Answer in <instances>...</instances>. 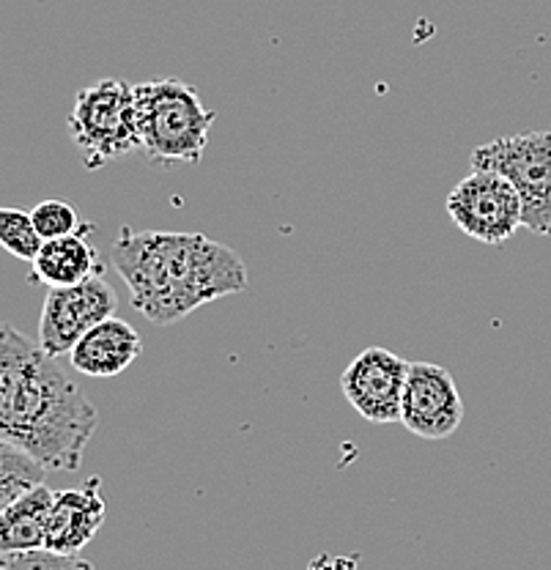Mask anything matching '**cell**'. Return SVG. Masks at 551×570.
Masks as SVG:
<instances>
[{
  "label": "cell",
  "instance_id": "cell-1",
  "mask_svg": "<svg viewBox=\"0 0 551 570\" xmlns=\"http://www.w3.org/2000/svg\"><path fill=\"white\" fill-rule=\"evenodd\" d=\"M99 412L72 379L11 324H0V439L47 472H77Z\"/></svg>",
  "mask_w": 551,
  "mask_h": 570
},
{
  "label": "cell",
  "instance_id": "cell-2",
  "mask_svg": "<svg viewBox=\"0 0 551 570\" xmlns=\"http://www.w3.org/2000/svg\"><path fill=\"white\" fill-rule=\"evenodd\" d=\"M110 264L127 283L135 311L157 326L247 288L242 255L204 234L121 228Z\"/></svg>",
  "mask_w": 551,
  "mask_h": 570
},
{
  "label": "cell",
  "instance_id": "cell-3",
  "mask_svg": "<svg viewBox=\"0 0 551 570\" xmlns=\"http://www.w3.org/2000/svg\"><path fill=\"white\" fill-rule=\"evenodd\" d=\"M140 151L157 165H195L209 146V129L217 121L206 110L198 88L179 77H159L135 86Z\"/></svg>",
  "mask_w": 551,
  "mask_h": 570
},
{
  "label": "cell",
  "instance_id": "cell-4",
  "mask_svg": "<svg viewBox=\"0 0 551 570\" xmlns=\"http://www.w3.org/2000/svg\"><path fill=\"white\" fill-rule=\"evenodd\" d=\"M67 129L88 170H99L138 151L135 86L105 77L82 88L69 110Z\"/></svg>",
  "mask_w": 551,
  "mask_h": 570
},
{
  "label": "cell",
  "instance_id": "cell-5",
  "mask_svg": "<svg viewBox=\"0 0 551 570\" xmlns=\"http://www.w3.org/2000/svg\"><path fill=\"white\" fill-rule=\"evenodd\" d=\"M472 170H496L521 198V228L551 236V132L502 135L472 151Z\"/></svg>",
  "mask_w": 551,
  "mask_h": 570
},
{
  "label": "cell",
  "instance_id": "cell-6",
  "mask_svg": "<svg viewBox=\"0 0 551 570\" xmlns=\"http://www.w3.org/2000/svg\"><path fill=\"white\" fill-rule=\"evenodd\" d=\"M450 219L461 234L483 245H505L521 228V198L496 170H472L450 189L444 200Z\"/></svg>",
  "mask_w": 551,
  "mask_h": 570
},
{
  "label": "cell",
  "instance_id": "cell-7",
  "mask_svg": "<svg viewBox=\"0 0 551 570\" xmlns=\"http://www.w3.org/2000/svg\"><path fill=\"white\" fill-rule=\"evenodd\" d=\"M118 296L102 275L86 283L50 288L39 316V346L50 356H69L80 337L105 318L116 316Z\"/></svg>",
  "mask_w": 551,
  "mask_h": 570
},
{
  "label": "cell",
  "instance_id": "cell-8",
  "mask_svg": "<svg viewBox=\"0 0 551 570\" xmlns=\"http://www.w3.org/2000/svg\"><path fill=\"white\" fill-rule=\"evenodd\" d=\"M401 423L414 436L440 442L464 423V397L447 367L434 362H409Z\"/></svg>",
  "mask_w": 551,
  "mask_h": 570
},
{
  "label": "cell",
  "instance_id": "cell-9",
  "mask_svg": "<svg viewBox=\"0 0 551 570\" xmlns=\"http://www.w3.org/2000/svg\"><path fill=\"white\" fill-rule=\"evenodd\" d=\"M409 362L390 348L371 346L346 365L341 390L348 406L367 423H401V397H404Z\"/></svg>",
  "mask_w": 551,
  "mask_h": 570
},
{
  "label": "cell",
  "instance_id": "cell-10",
  "mask_svg": "<svg viewBox=\"0 0 551 570\" xmlns=\"http://www.w3.org/2000/svg\"><path fill=\"white\" fill-rule=\"evenodd\" d=\"M108 504L99 494V478L88 480L82 489L56 491L50 521H47L45 549L56 554H80L105 524Z\"/></svg>",
  "mask_w": 551,
  "mask_h": 570
},
{
  "label": "cell",
  "instance_id": "cell-11",
  "mask_svg": "<svg viewBox=\"0 0 551 570\" xmlns=\"http://www.w3.org/2000/svg\"><path fill=\"white\" fill-rule=\"evenodd\" d=\"M140 354H144V341L138 330L124 318L110 316L80 337V343L69 352V362L77 373L91 379H112L127 371Z\"/></svg>",
  "mask_w": 551,
  "mask_h": 570
},
{
  "label": "cell",
  "instance_id": "cell-12",
  "mask_svg": "<svg viewBox=\"0 0 551 570\" xmlns=\"http://www.w3.org/2000/svg\"><path fill=\"white\" fill-rule=\"evenodd\" d=\"M94 230L97 228L91 223H82L77 234L45 242L37 258L31 261V281L47 285V288H63V285L86 283L102 275L105 264L99 261L97 247L88 239Z\"/></svg>",
  "mask_w": 551,
  "mask_h": 570
},
{
  "label": "cell",
  "instance_id": "cell-13",
  "mask_svg": "<svg viewBox=\"0 0 551 570\" xmlns=\"http://www.w3.org/2000/svg\"><path fill=\"white\" fill-rule=\"evenodd\" d=\"M52 499L56 491L47 489V483H39L0 513V554L45 549Z\"/></svg>",
  "mask_w": 551,
  "mask_h": 570
},
{
  "label": "cell",
  "instance_id": "cell-14",
  "mask_svg": "<svg viewBox=\"0 0 551 570\" xmlns=\"http://www.w3.org/2000/svg\"><path fill=\"white\" fill-rule=\"evenodd\" d=\"M47 469L41 466L37 459L20 450L17 444L0 439V513L14 502L17 497H22L26 491H31L33 485L45 483Z\"/></svg>",
  "mask_w": 551,
  "mask_h": 570
},
{
  "label": "cell",
  "instance_id": "cell-15",
  "mask_svg": "<svg viewBox=\"0 0 551 570\" xmlns=\"http://www.w3.org/2000/svg\"><path fill=\"white\" fill-rule=\"evenodd\" d=\"M45 239L33 225L31 212L3 209L0 206V247L20 261H33L39 255Z\"/></svg>",
  "mask_w": 551,
  "mask_h": 570
},
{
  "label": "cell",
  "instance_id": "cell-16",
  "mask_svg": "<svg viewBox=\"0 0 551 570\" xmlns=\"http://www.w3.org/2000/svg\"><path fill=\"white\" fill-rule=\"evenodd\" d=\"M31 217H33V225H37L39 236L45 242L61 239V236L77 234V230L82 228L80 214H77L72 204H67V200L61 198L41 200L37 209L31 212Z\"/></svg>",
  "mask_w": 551,
  "mask_h": 570
},
{
  "label": "cell",
  "instance_id": "cell-17",
  "mask_svg": "<svg viewBox=\"0 0 551 570\" xmlns=\"http://www.w3.org/2000/svg\"><path fill=\"white\" fill-rule=\"evenodd\" d=\"M0 570H97L77 554H56L50 549L0 554Z\"/></svg>",
  "mask_w": 551,
  "mask_h": 570
}]
</instances>
